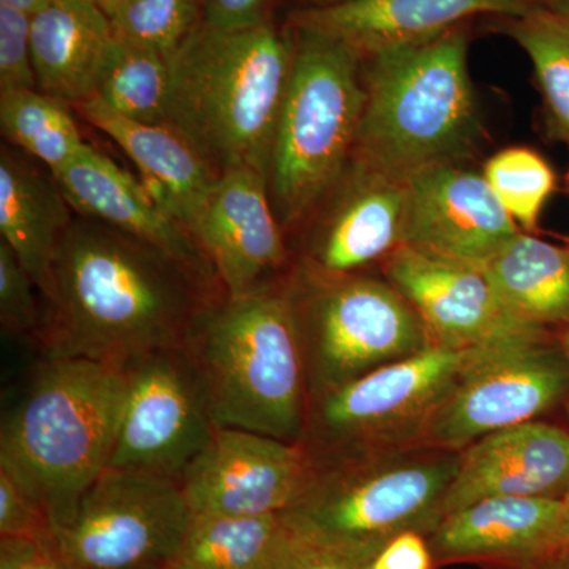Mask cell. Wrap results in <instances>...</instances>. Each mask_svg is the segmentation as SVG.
I'll return each mask as SVG.
<instances>
[{"label":"cell","mask_w":569,"mask_h":569,"mask_svg":"<svg viewBox=\"0 0 569 569\" xmlns=\"http://www.w3.org/2000/svg\"><path fill=\"white\" fill-rule=\"evenodd\" d=\"M501 305L523 323L569 325V249L520 231L481 269Z\"/></svg>","instance_id":"25"},{"label":"cell","mask_w":569,"mask_h":569,"mask_svg":"<svg viewBox=\"0 0 569 569\" xmlns=\"http://www.w3.org/2000/svg\"><path fill=\"white\" fill-rule=\"evenodd\" d=\"M310 399L433 346L426 325L387 279L290 276Z\"/></svg>","instance_id":"8"},{"label":"cell","mask_w":569,"mask_h":569,"mask_svg":"<svg viewBox=\"0 0 569 569\" xmlns=\"http://www.w3.org/2000/svg\"><path fill=\"white\" fill-rule=\"evenodd\" d=\"M426 539L436 561L538 569L569 552L567 501L488 498L447 516Z\"/></svg>","instance_id":"17"},{"label":"cell","mask_w":569,"mask_h":569,"mask_svg":"<svg viewBox=\"0 0 569 569\" xmlns=\"http://www.w3.org/2000/svg\"><path fill=\"white\" fill-rule=\"evenodd\" d=\"M568 189H569V173H568Z\"/></svg>","instance_id":"47"},{"label":"cell","mask_w":569,"mask_h":569,"mask_svg":"<svg viewBox=\"0 0 569 569\" xmlns=\"http://www.w3.org/2000/svg\"><path fill=\"white\" fill-rule=\"evenodd\" d=\"M22 569H67L66 565L62 563L54 553L44 552L31 563L26 565Z\"/></svg>","instance_id":"40"},{"label":"cell","mask_w":569,"mask_h":569,"mask_svg":"<svg viewBox=\"0 0 569 569\" xmlns=\"http://www.w3.org/2000/svg\"><path fill=\"white\" fill-rule=\"evenodd\" d=\"M284 529L282 515L192 516L162 569H260Z\"/></svg>","instance_id":"26"},{"label":"cell","mask_w":569,"mask_h":569,"mask_svg":"<svg viewBox=\"0 0 569 569\" xmlns=\"http://www.w3.org/2000/svg\"><path fill=\"white\" fill-rule=\"evenodd\" d=\"M293 29L271 20L238 31L203 21L170 61L167 126L217 173L250 167L268 178L293 66Z\"/></svg>","instance_id":"2"},{"label":"cell","mask_w":569,"mask_h":569,"mask_svg":"<svg viewBox=\"0 0 569 569\" xmlns=\"http://www.w3.org/2000/svg\"><path fill=\"white\" fill-rule=\"evenodd\" d=\"M114 31L93 0H56L31 20L37 88L73 107L93 96Z\"/></svg>","instance_id":"24"},{"label":"cell","mask_w":569,"mask_h":569,"mask_svg":"<svg viewBox=\"0 0 569 569\" xmlns=\"http://www.w3.org/2000/svg\"><path fill=\"white\" fill-rule=\"evenodd\" d=\"M56 0H0V6H9L11 9L22 11L29 17H36L41 10L50 7Z\"/></svg>","instance_id":"39"},{"label":"cell","mask_w":569,"mask_h":569,"mask_svg":"<svg viewBox=\"0 0 569 569\" xmlns=\"http://www.w3.org/2000/svg\"><path fill=\"white\" fill-rule=\"evenodd\" d=\"M126 399L118 367L41 358L0 427V471L43 509L52 530L71 522L110 466Z\"/></svg>","instance_id":"3"},{"label":"cell","mask_w":569,"mask_h":569,"mask_svg":"<svg viewBox=\"0 0 569 569\" xmlns=\"http://www.w3.org/2000/svg\"><path fill=\"white\" fill-rule=\"evenodd\" d=\"M336 187L335 203L318 224L301 264L306 274L342 277L359 274L383 263L403 242L407 181L351 162Z\"/></svg>","instance_id":"18"},{"label":"cell","mask_w":569,"mask_h":569,"mask_svg":"<svg viewBox=\"0 0 569 569\" xmlns=\"http://www.w3.org/2000/svg\"><path fill=\"white\" fill-rule=\"evenodd\" d=\"M37 288L9 246L0 241V321L10 336L39 343L44 310L37 301Z\"/></svg>","instance_id":"32"},{"label":"cell","mask_w":569,"mask_h":569,"mask_svg":"<svg viewBox=\"0 0 569 569\" xmlns=\"http://www.w3.org/2000/svg\"><path fill=\"white\" fill-rule=\"evenodd\" d=\"M539 10L549 11V13L569 17V0H533Z\"/></svg>","instance_id":"41"},{"label":"cell","mask_w":569,"mask_h":569,"mask_svg":"<svg viewBox=\"0 0 569 569\" xmlns=\"http://www.w3.org/2000/svg\"><path fill=\"white\" fill-rule=\"evenodd\" d=\"M568 563H569V552H568Z\"/></svg>","instance_id":"48"},{"label":"cell","mask_w":569,"mask_h":569,"mask_svg":"<svg viewBox=\"0 0 569 569\" xmlns=\"http://www.w3.org/2000/svg\"><path fill=\"white\" fill-rule=\"evenodd\" d=\"M54 178L78 216L132 236L219 282L208 258L181 220L168 211L148 187L91 144Z\"/></svg>","instance_id":"20"},{"label":"cell","mask_w":569,"mask_h":569,"mask_svg":"<svg viewBox=\"0 0 569 569\" xmlns=\"http://www.w3.org/2000/svg\"><path fill=\"white\" fill-rule=\"evenodd\" d=\"M204 21L213 28L238 31L269 21V0H203Z\"/></svg>","instance_id":"36"},{"label":"cell","mask_w":569,"mask_h":569,"mask_svg":"<svg viewBox=\"0 0 569 569\" xmlns=\"http://www.w3.org/2000/svg\"><path fill=\"white\" fill-rule=\"evenodd\" d=\"M44 552H50V550L44 549L39 542L20 538H2L0 569H22Z\"/></svg>","instance_id":"38"},{"label":"cell","mask_w":569,"mask_h":569,"mask_svg":"<svg viewBox=\"0 0 569 569\" xmlns=\"http://www.w3.org/2000/svg\"><path fill=\"white\" fill-rule=\"evenodd\" d=\"M307 2L316 3V7L337 6V3L350 2V0H307Z\"/></svg>","instance_id":"44"},{"label":"cell","mask_w":569,"mask_h":569,"mask_svg":"<svg viewBox=\"0 0 569 569\" xmlns=\"http://www.w3.org/2000/svg\"><path fill=\"white\" fill-rule=\"evenodd\" d=\"M222 284L114 228L74 217L47 295L41 358H80L123 369L153 351L183 348Z\"/></svg>","instance_id":"1"},{"label":"cell","mask_w":569,"mask_h":569,"mask_svg":"<svg viewBox=\"0 0 569 569\" xmlns=\"http://www.w3.org/2000/svg\"><path fill=\"white\" fill-rule=\"evenodd\" d=\"M291 29L293 66L268 170L277 219L290 228L309 217L342 179L366 103L361 56L317 29Z\"/></svg>","instance_id":"7"},{"label":"cell","mask_w":569,"mask_h":569,"mask_svg":"<svg viewBox=\"0 0 569 569\" xmlns=\"http://www.w3.org/2000/svg\"><path fill=\"white\" fill-rule=\"evenodd\" d=\"M459 459L458 451L427 445L312 459L284 526L370 565L400 535L429 537L437 529Z\"/></svg>","instance_id":"6"},{"label":"cell","mask_w":569,"mask_h":569,"mask_svg":"<svg viewBox=\"0 0 569 569\" xmlns=\"http://www.w3.org/2000/svg\"><path fill=\"white\" fill-rule=\"evenodd\" d=\"M432 561L425 535L410 531L392 539L387 548L381 549L370 563V569H430Z\"/></svg>","instance_id":"37"},{"label":"cell","mask_w":569,"mask_h":569,"mask_svg":"<svg viewBox=\"0 0 569 569\" xmlns=\"http://www.w3.org/2000/svg\"><path fill=\"white\" fill-rule=\"evenodd\" d=\"M538 569H569L568 553L561 559L549 561V563L542 565Z\"/></svg>","instance_id":"42"},{"label":"cell","mask_w":569,"mask_h":569,"mask_svg":"<svg viewBox=\"0 0 569 569\" xmlns=\"http://www.w3.org/2000/svg\"><path fill=\"white\" fill-rule=\"evenodd\" d=\"M559 342L561 348H563V353L567 356L569 365V325L565 326L563 331L560 332Z\"/></svg>","instance_id":"43"},{"label":"cell","mask_w":569,"mask_h":569,"mask_svg":"<svg viewBox=\"0 0 569 569\" xmlns=\"http://www.w3.org/2000/svg\"><path fill=\"white\" fill-rule=\"evenodd\" d=\"M126 399L108 468L181 481L217 429L192 353L153 351L123 367Z\"/></svg>","instance_id":"12"},{"label":"cell","mask_w":569,"mask_h":569,"mask_svg":"<svg viewBox=\"0 0 569 569\" xmlns=\"http://www.w3.org/2000/svg\"><path fill=\"white\" fill-rule=\"evenodd\" d=\"M116 36L170 58L204 21L203 0H102Z\"/></svg>","instance_id":"30"},{"label":"cell","mask_w":569,"mask_h":569,"mask_svg":"<svg viewBox=\"0 0 569 569\" xmlns=\"http://www.w3.org/2000/svg\"><path fill=\"white\" fill-rule=\"evenodd\" d=\"M565 501H567V520H568V537H569V493L567 498H565Z\"/></svg>","instance_id":"45"},{"label":"cell","mask_w":569,"mask_h":569,"mask_svg":"<svg viewBox=\"0 0 569 569\" xmlns=\"http://www.w3.org/2000/svg\"><path fill=\"white\" fill-rule=\"evenodd\" d=\"M478 350L433 343L313 397L301 443L312 459L419 445L426 422Z\"/></svg>","instance_id":"9"},{"label":"cell","mask_w":569,"mask_h":569,"mask_svg":"<svg viewBox=\"0 0 569 569\" xmlns=\"http://www.w3.org/2000/svg\"><path fill=\"white\" fill-rule=\"evenodd\" d=\"M93 96L126 118L167 123L170 61L162 52L114 33L97 73Z\"/></svg>","instance_id":"28"},{"label":"cell","mask_w":569,"mask_h":569,"mask_svg":"<svg viewBox=\"0 0 569 569\" xmlns=\"http://www.w3.org/2000/svg\"><path fill=\"white\" fill-rule=\"evenodd\" d=\"M535 10L533 0H350L296 11L290 24L336 37L365 59L437 39L479 14L507 20Z\"/></svg>","instance_id":"21"},{"label":"cell","mask_w":569,"mask_h":569,"mask_svg":"<svg viewBox=\"0 0 569 569\" xmlns=\"http://www.w3.org/2000/svg\"><path fill=\"white\" fill-rule=\"evenodd\" d=\"M70 107L40 89L0 91V129L14 148L56 174L88 148Z\"/></svg>","instance_id":"27"},{"label":"cell","mask_w":569,"mask_h":569,"mask_svg":"<svg viewBox=\"0 0 569 569\" xmlns=\"http://www.w3.org/2000/svg\"><path fill=\"white\" fill-rule=\"evenodd\" d=\"M290 276L242 298L224 296L189 351L217 426L301 443L310 396Z\"/></svg>","instance_id":"5"},{"label":"cell","mask_w":569,"mask_h":569,"mask_svg":"<svg viewBox=\"0 0 569 569\" xmlns=\"http://www.w3.org/2000/svg\"><path fill=\"white\" fill-rule=\"evenodd\" d=\"M482 176L520 230H537L542 208L556 189V174L530 148H507L490 157Z\"/></svg>","instance_id":"31"},{"label":"cell","mask_w":569,"mask_h":569,"mask_svg":"<svg viewBox=\"0 0 569 569\" xmlns=\"http://www.w3.org/2000/svg\"><path fill=\"white\" fill-rule=\"evenodd\" d=\"M73 108L132 159L146 176V187L190 233L219 176L212 164L167 123L126 118L96 96Z\"/></svg>","instance_id":"22"},{"label":"cell","mask_w":569,"mask_h":569,"mask_svg":"<svg viewBox=\"0 0 569 569\" xmlns=\"http://www.w3.org/2000/svg\"><path fill=\"white\" fill-rule=\"evenodd\" d=\"M366 103L351 162L407 181L462 162L481 122L468 71V26L362 59Z\"/></svg>","instance_id":"4"},{"label":"cell","mask_w":569,"mask_h":569,"mask_svg":"<svg viewBox=\"0 0 569 569\" xmlns=\"http://www.w3.org/2000/svg\"><path fill=\"white\" fill-rule=\"evenodd\" d=\"M568 392V359L549 331L479 348L426 422L419 445L460 452L489 433L537 421Z\"/></svg>","instance_id":"11"},{"label":"cell","mask_w":569,"mask_h":569,"mask_svg":"<svg viewBox=\"0 0 569 569\" xmlns=\"http://www.w3.org/2000/svg\"><path fill=\"white\" fill-rule=\"evenodd\" d=\"M20 149L0 152V241L10 247L32 277L40 295L51 283L52 263L63 236L73 223L71 209L54 174Z\"/></svg>","instance_id":"23"},{"label":"cell","mask_w":569,"mask_h":569,"mask_svg":"<svg viewBox=\"0 0 569 569\" xmlns=\"http://www.w3.org/2000/svg\"><path fill=\"white\" fill-rule=\"evenodd\" d=\"M0 535L39 542L50 552L54 546V530L43 509L3 471H0Z\"/></svg>","instance_id":"34"},{"label":"cell","mask_w":569,"mask_h":569,"mask_svg":"<svg viewBox=\"0 0 569 569\" xmlns=\"http://www.w3.org/2000/svg\"><path fill=\"white\" fill-rule=\"evenodd\" d=\"M503 21L505 31L533 63L553 122L569 134V17L538 9Z\"/></svg>","instance_id":"29"},{"label":"cell","mask_w":569,"mask_h":569,"mask_svg":"<svg viewBox=\"0 0 569 569\" xmlns=\"http://www.w3.org/2000/svg\"><path fill=\"white\" fill-rule=\"evenodd\" d=\"M32 17L0 6V91L37 88L31 44Z\"/></svg>","instance_id":"33"},{"label":"cell","mask_w":569,"mask_h":569,"mask_svg":"<svg viewBox=\"0 0 569 569\" xmlns=\"http://www.w3.org/2000/svg\"><path fill=\"white\" fill-rule=\"evenodd\" d=\"M192 516L179 479L107 468L56 531L52 553L67 569H162Z\"/></svg>","instance_id":"10"},{"label":"cell","mask_w":569,"mask_h":569,"mask_svg":"<svg viewBox=\"0 0 569 569\" xmlns=\"http://www.w3.org/2000/svg\"><path fill=\"white\" fill-rule=\"evenodd\" d=\"M190 234L227 298H242L282 282L293 271L268 178L254 168L220 171Z\"/></svg>","instance_id":"14"},{"label":"cell","mask_w":569,"mask_h":569,"mask_svg":"<svg viewBox=\"0 0 569 569\" xmlns=\"http://www.w3.org/2000/svg\"><path fill=\"white\" fill-rule=\"evenodd\" d=\"M381 271L438 346L475 350L549 331L512 317L481 269L400 246L381 263Z\"/></svg>","instance_id":"16"},{"label":"cell","mask_w":569,"mask_h":569,"mask_svg":"<svg viewBox=\"0 0 569 569\" xmlns=\"http://www.w3.org/2000/svg\"><path fill=\"white\" fill-rule=\"evenodd\" d=\"M402 246L482 269L519 234L482 173L460 162L427 168L407 179Z\"/></svg>","instance_id":"15"},{"label":"cell","mask_w":569,"mask_h":569,"mask_svg":"<svg viewBox=\"0 0 569 569\" xmlns=\"http://www.w3.org/2000/svg\"><path fill=\"white\" fill-rule=\"evenodd\" d=\"M312 468L302 443L217 426L181 486L193 516L283 515L305 492Z\"/></svg>","instance_id":"13"},{"label":"cell","mask_w":569,"mask_h":569,"mask_svg":"<svg viewBox=\"0 0 569 569\" xmlns=\"http://www.w3.org/2000/svg\"><path fill=\"white\" fill-rule=\"evenodd\" d=\"M260 569H370V565L318 545L284 526Z\"/></svg>","instance_id":"35"},{"label":"cell","mask_w":569,"mask_h":569,"mask_svg":"<svg viewBox=\"0 0 569 569\" xmlns=\"http://www.w3.org/2000/svg\"><path fill=\"white\" fill-rule=\"evenodd\" d=\"M568 493L569 432L537 419L489 433L460 451L441 520L488 498H567Z\"/></svg>","instance_id":"19"},{"label":"cell","mask_w":569,"mask_h":569,"mask_svg":"<svg viewBox=\"0 0 569 569\" xmlns=\"http://www.w3.org/2000/svg\"><path fill=\"white\" fill-rule=\"evenodd\" d=\"M93 2L100 3L102 2V0H93Z\"/></svg>","instance_id":"46"}]
</instances>
